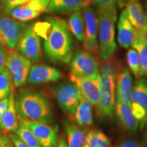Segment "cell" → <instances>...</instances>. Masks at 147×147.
Wrapping results in <instances>:
<instances>
[{"mask_svg":"<svg viewBox=\"0 0 147 147\" xmlns=\"http://www.w3.org/2000/svg\"><path fill=\"white\" fill-rule=\"evenodd\" d=\"M49 34L44 41V49L51 60L69 63L73 57V38L67 23L63 18L48 17Z\"/></svg>","mask_w":147,"mask_h":147,"instance_id":"cell-1","label":"cell"},{"mask_svg":"<svg viewBox=\"0 0 147 147\" xmlns=\"http://www.w3.org/2000/svg\"><path fill=\"white\" fill-rule=\"evenodd\" d=\"M15 107L18 117L25 120L51 124L53 114L47 98L33 90L19 91L15 97Z\"/></svg>","mask_w":147,"mask_h":147,"instance_id":"cell-2","label":"cell"},{"mask_svg":"<svg viewBox=\"0 0 147 147\" xmlns=\"http://www.w3.org/2000/svg\"><path fill=\"white\" fill-rule=\"evenodd\" d=\"M117 18V5L98 9V51L102 61L113 57L117 50L115 24Z\"/></svg>","mask_w":147,"mask_h":147,"instance_id":"cell-3","label":"cell"},{"mask_svg":"<svg viewBox=\"0 0 147 147\" xmlns=\"http://www.w3.org/2000/svg\"><path fill=\"white\" fill-rule=\"evenodd\" d=\"M112 57L103 61L100 65V100L97 108L106 118L113 117L115 109L116 64Z\"/></svg>","mask_w":147,"mask_h":147,"instance_id":"cell-4","label":"cell"},{"mask_svg":"<svg viewBox=\"0 0 147 147\" xmlns=\"http://www.w3.org/2000/svg\"><path fill=\"white\" fill-rule=\"evenodd\" d=\"M16 48V51L32 63H37L40 61L42 57L41 42L34 24L27 25Z\"/></svg>","mask_w":147,"mask_h":147,"instance_id":"cell-5","label":"cell"},{"mask_svg":"<svg viewBox=\"0 0 147 147\" xmlns=\"http://www.w3.org/2000/svg\"><path fill=\"white\" fill-rule=\"evenodd\" d=\"M130 107L142 129L147 124V80L144 77L138 78L133 86Z\"/></svg>","mask_w":147,"mask_h":147,"instance_id":"cell-6","label":"cell"},{"mask_svg":"<svg viewBox=\"0 0 147 147\" xmlns=\"http://www.w3.org/2000/svg\"><path fill=\"white\" fill-rule=\"evenodd\" d=\"M26 27L24 22L0 12V45L14 50Z\"/></svg>","mask_w":147,"mask_h":147,"instance_id":"cell-7","label":"cell"},{"mask_svg":"<svg viewBox=\"0 0 147 147\" xmlns=\"http://www.w3.org/2000/svg\"><path fill=\"white\" fill-rule=\"evenodd\" d=\"M5 67L12 75L14 88H17L26 83L32 63L17 51L12 50L8 53Z\"/></svg>","mask_w":147,"mask_h":147,"instance_id":"cell-8","label":"cell"},{"mask_svg":"<svg viewBox=\"0 0 147 147\" xmlns=\"http://www.w3.org/2000/svg\"><path fill=\"white\" fill-rule=\"evenodd\" d=\"M81 96L80 90L72 82H63L55 90V97L61 109L72 117Z\"/></svg>","mask_w":147,"mask_h":147,"instance_id":"cell-9","label":"cell"},{"mask_svg":"<svg viewBox=\"0 0 147 147\" xmlns=\"http://www.w3.org/2000/svg\"><path fill=\"white\" fill-rule=\"evenodd\" d=\"M69 78L71 82L78 87L82 96L89 100L93 106L97 107L100 100V71L86 77H77L70 74Z\"/></svg>","mask_w":147,"mask_h":147,"instance_id":"cell-10","label":"cell"},{"mask_svg":"<svg viewBox=\"0 0 147 147\" xmlns=\"http://www.w3.org/2000/svg\"><path fill=\"white\" fill-rule=\"evenodd\" d=\"M70 74L77 77H86L99 72L95 58L87 51H79L73 55L69 62Z\"/></svg>","mask_w":147,"mask_h":147,"instance_id":"cell-11","label":"cell"},{"mask_svg":"<svg viewBox=\"0 0 147 147\" xmlns=\"http://www.w3.org/2000/svg\"><path fill=\"white\" fill-rule=\"evenodd\" d=\"M84 20V38L83 40L84 48L90 53L98 51V19L95 12L90 5L83 8Z\"/></svg>","mask_w":147,"mask_h":147,"instance_id":"cell-12","label":"cell"},{"mask_svg":"<svg viewBox=\"0 0 147 147\" xmlns=\"http://www.w3.org/2000/svg\"><path fill=\"white\" fill-rule=\"evenodd\" d=\"M19 121L32 131L42 147L57 146L58 140L56 131L49 124L22 119Z\"/></svg>","mask_w":147,"mask_h":147,"instance_id":"cell-13","label":"cell"},{"mask_svg":"<svg viewBox=\"0 0 147 147\" xmlns=\"http://www.w3.org/2000/svg\"><path fill=\"white\" fill-rule=\"evenodd\" d=\"M63 77L59 70L46 64H36L31 67L27 83L31 85H38L57 82Z\"/></svg>","mask_w":147,"mask_h":147,"instance_id":"cell-14","label":"cell"},{"mask_svg":"<svg viewBox=\"0 0 147 147\" xmlns=\"http://www.w3.org/2000/svg\"><path fill=\"white\" fill-rule=\"evenodd\" d=\"M126 11L136 32L147 34V13L139 0H127Z\"/></svg>","mask_w":147,"mask_h":147,"instance_id":"cell-15","label":"cell"},{"mask_svg":"<svg viewBox=\"0 0 147 147\" xmlns=\"http://www.w3.org/2000/svg\"><path fill=\"white\" fill-rule=\"evenodd\" d=\"M116 80V101L130 106L131 94L133 88V78L131 73L127 69H121L117 74Z\"/></svg>","mask_w":147,"mask_h":147,"instance_id":"cell-16","label":"cell"},{"mask_svg":"<svg viewBox=\"0 0 147 147\" xmlns=\"http://www.w3.org/2000/svg\"><path fill=\"white\" fill-rule=\"evenodd\" d=\"M117 29L119 44L124 49H129L133 45L136 32L129 20L125 8L122 10L119 16Z\"/></svg>","mask_w":147,"mask_h":147,"instance_id":"cell-17","label":"cell"},{"mask_svg":"<svg viewBox=\"0 0 147 147\" xmlns=\"http://www.w3.org/2000/svg\"><path fill=\"white\" fill-rule=\"evenodd\" d=\"M115 110L123 127L131 134L136 133L139 123L134 116L130 106L116 101Z\"/></svg>","mask_w":147,"mask_h":147,"instance_id":"cell-18","label":"cell"},{"mask_svg":"<svg viewBox=\"0 0 147 147\" xmlns=\"http://www.w3.org/2000/svg\"><path fill=\"white\" fill-rule=\"evenodd\" d=\"M85 6V0H51L45 12L57 14H69Z\"/></svg>","mask_w":147,"mask_h":147,"instance_id":"cell-19","label":"cell"},{"mask_svg":"<svg viewBox=\"0 0 147 147\" xmlns=\"http://www.w3.org/2000/svg\"><path fill=\"white\" fill-rule=\"evenodd\" d=\"M8 104L6 110L1 118V127L8 132H14L18 127L20 123L18 119V114L15 107V94L14 88L11 90L8 96Z\"/></svg>","mask_w":147,"mask_h":147,"instance_id":"cell-20","label":"cell"},{"mask_svg":"<svg viewBox=\"0 0 147 147\" xmlns=\"http://www.w3.org/2000/svg\"><path fill=\"white\" fill-rule=\"evenodd\" d=\"M45 11L38 5L29 1L25 4L14 8L8 15L14 19L21 22H27L34 19Z\"/></svg>","mask_w":147,"mask_h":147,"instance_id":"cell-21","label":"cell"},{"mask_svg":"<svg viewBox=\"0 0 147 147\" xmlns=\"http://www.w3.org/2000/svg\"><path fill=\"white\" fill-rule=\"evenodd\" d=\"M132 47L136 50L140 62V76L147 78V38L146 34L136 33Z\"/></svg>","mask_w":147,"mask_h":147,"instance_id":"cell-22","label":"cell"},{"mask_svg":"<svg viewBox=\"0 0 147 147\" xmlns=\"http://www.w3.org/2000/svg\"><path fill=\"white\" fill-rule=\"evenodd\" d=\"M64 129L68 147H82L86 142V134L83 129L73 123L65 121Z\"/></svg>","mask_w":147,"mask_h":147,"instance_id":"cell-23","label":"cell"},{"mask_svg":"<svg viewBox=\"0 0 147 147\" xmlns=\"http://www.w3.org/2000/svg\"><path fill=\"white\" fill-rule=\"evenodd\" d=\"M93 106L82 95L74 115L79 125L90 126L93 124Z\"/></svg>","mask_w":147,"mask_h":147,"instance_id":"cell-24","label":"cell"},{"mask_svg":"<svg viewBox=\"0 0 147 147\" xmlns=\"http://www.w3.org/2000/svg\"><path fill=\"white\" fill-rule=\"evenodd\" d=\"M67 25L71 33L75 38L78 41L83 42L84 38V20L82 13L80 10L71 14Z\"/></svg>","mask_w":147,"mask_h":147,"instance_id":"cell-25","label":"cell"},{"mask_svg":"<svg viewBox=\"0 0 147 147\" xmlns=\"http://www.w3.org/2000/svg\"><path fill=\"white\" fill-rule=\"evenodd\" d=\"M86 144L89 147H111L109 138L102 131L91 129L86 134Z\"/></svg>","mask_w":147,"mask_h":147,"instance_id":"cell-26","label":"cell"},{"mask_svg":"<svg viewBox=\"0 0 147 147\" xmlns=\"http://www.w3.org/2000/svg\"><path fill=\"white\" fill-rule=\"evenodd\" d=\"M14 88L12 75L5 67L0 73V100L8 97L11 90Z\"/></svg>","mask_w":147,"mask_h":147,"instance_id":"cell-27","label":"cell"},{"mask_svg":"<svg viewBox=\"0 0 147 147\" xmlns=\"http://www.w3.org/2000/svg\"><path fill=\"white\" fill-rule=\"evenodd\" d=\"M14 134L18 136L29 147H42L32 131L23 124L20 123Z\"/></svg>","mask_w":147,"mask_h":147,"instance_id":"cell-28","label":"cell"},{"mask_svg":"<svg viewBox=\"0 0 147 147\" xmlns=\"http://www.w3.org/2000/svg\"><path fill=\"white\" fill-rule=\"evenodd\" d=\"M127 61L130 69L137 78H140V62L138 55L136 50L134 48L129 49L127 53Z\"/></svg>","mask_w":147,"mask_h":147,"instance_id":"cell-29","label":"cell"},{"mask_svg":"<svg viewBox=\"0 0 147 147\" xmlns=\"http://www.w3.org/2000/svg\"><path fill=\"white\" fill-rule=\"evenodd\" d=\"M29 1V0H1L0 2V12L8 15L14 8L25 4Z\"/></svg>","mask_w":147,"mask_h":147,"instance_id":"cell-30","label":"cell"},{"mask_svg":"<svg viewBox=\"0 0 147 147\" xmlns=\"http://www.w3.org/2000/svg\"><path fill=\"white\" fill-rule=\"evenodd\" d=\"M124 1L127 0H94L93 3L98 9H105L117 5V3H123Z\"/></svg>","mask_w":147,"mask_h":147,"instance_id":"cell-31","label":"cell"},{"mask_svg":"<svg viewBox=\"0 0 147 147\" xmlns=\"http://www.w3.org/2000/svg\"><path fill=\"white\" fill-rule=\"evenodd\" d=\"M8 137L10 139V142L13 144L14 147H29L28 145L25 144L22 140L18 136H16L14 133H9L8 134Z\"/></svg>","mask_w":147,"mask_h":147,"instance_id":"cell-32","label":"cell"},{"mask_svg":"<svg viewBox=\"0 0 147 147\" xmlns=\"http://www.w3.org/2000/svg\"><path fill=\"white\" fill-rule=\"evenodd\" d=\"M8 52L5 47L0 45V73L5 68L7 57H8Z\"/></svg>","mask_w":147,"mask_h":147,"instance_id":"cell-33","label":"cell"},{"mask_svg":"<svg viewBox=\"0 0 147 147\" xmlns=\"http://www.w3.org/2000/svg\"><path fill=\"white\" fill-rule=\"evenodd\" d=\"M118 147H142L135 140L131 138H127L123 140L120 144H119Z\"/></svg>","mask_w":147,"mask_h":147,"instance_id":"cell-34","label":"cell"},{"mask_svg":"<svg viewBox=\"0 0 147 147\" xmlns=\"http://www.w3.org/2000/svg\"><path fill=\"white\" fill-rule=\"evenodd\" d=\"M8 97L2 99V100H0V127H1V118H2L3 113H4L7 108V106H8Z\"/></svg>","mask_w":147,"mask_h":147,"instance_id":"cell-35","label":"cell"},{"mask_svg":"<svg viewBox=\"0 0 147 147\" xmlns=\"http://www.w3.org/2000/svg\"><path fill=\"white\" fill-rule=\"evenodd\" d=\"M29 1L38 5L45 12L46 9H47L51 0H29Z\"/></svg>","mask_w":147,"mask_h":147,"instance_id":"cell-36","label":"cell"},{"mask_svg":"<svg viewBox=\"0 0 147 147\" xmlns=\"http://www.w3.org/2000/svg\"><path fill=\"white\" fill-rule=\"evenodd\" d=\"M10 142V140L8 136H0V147H8Z\"/></svg>","mask_w":147,"mask_h":147,"instance_id":"cell-37","label":"cell"},{"mask_svg":"<svg viewBox=\"0 0 147 147\" xmlns=\"http://www.w3.org/2000/svg\"><path fill=\"white\" fill-rule=\"evenodd\" d=\"M56 147H68L67 145V140L63 136L61 137L57 141V144Z\"/></svg>","mask_w":147,"mask_h":147,"instance_id":"cell-38","label":"cell"},{"mask_svg":"<svg viewBox=\"0 0 147 147\" xmlns=\"http://www.w3.org/2000/svg\"><path fill=\"white\" fill-rule=\"evenodd\" d=\"M145 130L144 132V147H147V124L145 125Z\"/></svg>","mask_w":147,"mask_h":147,"instance_id":"cell-39","label":"cell"},{"mask_svg":"<svg viewBox=\"0 0 147 147\" xmlns=\"http://www.w3.org/2000/svg\"><path fill=\"white\" fill-rule=\"evenodd\" d=\"M93 1H94V0H85V6L90 5V4H91V3H93Z\"/></svg>","mask_w":147,"mask_h":147,"instance_id":"cell-40","label":"cell"},{"mask_svg":"<svg viewBox=\"0 0 147 147\" xmlns=\"http://www.w3.org/2000/svg\"><path fill=\"white\" fill-rule=\"evenodd\" d=\"M144 8H145V10H146L147 13V1H146L144 2ZM146 38H147V34H146Z\"/></svg>","mask_w":147,"mask_h":147,"instance_id":"cell-41","label":"cell"},{"mask_svg":"<svg viewBox=\"0 0 147 147\" xmlns=\"http://www.w3.org/2000/svg\"><path fill=\"white\" fill-rule=\"evenodd\" d=\"M8 147H14V146H13V144H12V142H10V144H9V146Z\"/></svg>","mask_w":147,"mask_h":147,"instance_id":"cell-42","label":"cell"},{"mask_svg":"<svg viewBox=\"0 0 147 147\" xmlns=\"http://www.w3.org/2000/svg\"><path fill=\"white\" fill-rule=\"evenodd\" d=\"M82 147H89V146H88V145L85 143V144H84L83 145V146H82Z\"/></svg>","mask_w":147,"mask_h":147,"instance_id":"cell-43","label":"cell"},{"mask_svg":"<svg viewBox=\"0 0 147 147\" xmlns=\"http://www.w3.org/2000/svg\"><path fill=\"white\" fill-rule=\"evenodd\" d=\"M1 0H0V2H1Z\"/></svg>","mask_w":147,"mask_h":147,"instance_id":"cell-44","label":"cell"}]
</instances>
